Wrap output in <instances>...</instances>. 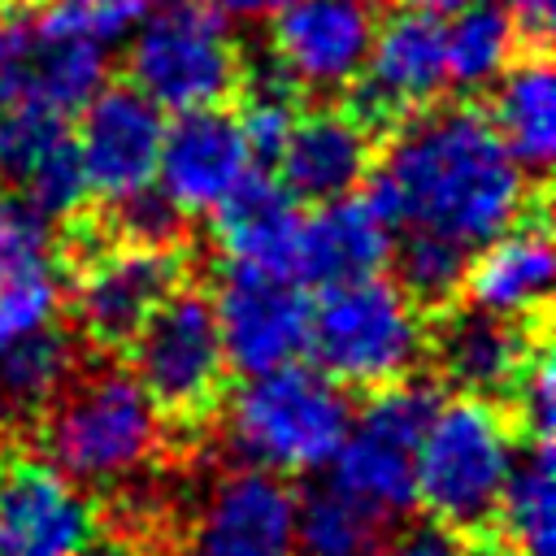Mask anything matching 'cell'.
Listing matches in <instances>:
<instances>
[{"label":"cell","instance_id":"19","mask_svg":"<svg viewBox=\"0 0 556 556\" xmlns=\"http://www.w3.org/2000/svg\"><path fill=\"white\" fill-rule=\"evenodd\" d=\"M252 169V148L235 104L187 109L161 135L156 187L191 217L213 213L217 200Z\"/></svg>","mask_w":556,"mask_h":556},{"label":"cell","instance_id":"23","mask_svg":"<svg viewBox=\"0 0 556 556\" xmlns=\"http://www.w3.org/2000/svg\"><path fill=\"white\" fill-rule=\"evenodd\" d=\"M391 222L374 208L365 191L326 200L304 217V239H300V282L308 287H330L365 274H382L391 256Z\"/></svg>","mask_w":556,"mask_h":556},{"label":"cell","instance_id":"26","mask_svg":"<svg viewBox=\"0 0 556 556\" xmlns=\"http://www.w3.org/2000/svg\"><path fill=\"white\" fill-rule=\"evenodd\" d=\"M395 521L404 517L369 504L317 469L295 491V556H374Z\"/></svg>","mask_w":556,"mask_h":556},{"label":"cell","instance_id":"4","mask_svg":"<svg viewBox=\"0 0 556 556\" xmlns=\"http://www.w3.org/2000/svg\"><path fill=\"white\" fill-rule=\"evenodd\" d=\"M122 361L174 439H204L230 391L208 274L178 282L135 330Z\"/></svg>","mask_w":556,"mask_h":556},{"label":"cell","instance_id":"13","mask_svg":"<svg viewBox=\"0 0 556 556\" xmlns=\"http://www.w3.org/2000/svg\"><path fill=\"white\" fill-rule=\"evenodd\" d=\"M109 74V52L48 26L30 0H0V109L74 117Z\"/></svg>","mask_w":556,"mask_h":556},{"label":"cell","instance_id":"29","mask_svg":"<svg viewBox=\"0 0 556 556\" xmlns=\"http://www.w3.org/2000/svg\"><path fill=\"white\" fill-rule=\"evenodd\" d=\"M387 265H391V282L426 317L460 295L469 248H460L443 235H430V230H395Z\"/></svg>","mask_w":556,"mask_h":556},{"label":"cell","instance_id":"37","mask_svg":"<svg viewBox=\"0 0 556 556\" xmlns=\"http://www.w3.org/2000/svg\"><path fill=\"white\" fill-rule=\"evenodd\" d=\"M417 4H426V9H434L439 17H447V13H456V9H465L469 0H417Z\"/></svg>","mask_w":556,"mask_h":556},{"label":"cell","instance_id":"22","mask_svg":"<svg viewBox=\"0 0 556 556\" xmlns=\"http://www.w3.org/2000/svg\"><path fill=\"white\" fill-rule=\"evenodd\" d=\"M213 239L230 265L265 269V274H300V239L304 213L282 191V182L252 165L213 208Z\"/></svg>","mask_w":556,"mask_h":556},{"label":"cell","instance_id":"14","mask_svg":"<svg viewBox=\"0 0 556 556\" xmlns=\"http://www.w3.org/2000/svg\"><path fill=\"white\" fill-rule=\"evenodd\" d=\"M208 291L230 374H265L308 352L313 300L300 278L226 261L208 278Z\"/></svg>","mask_w":556,"mask_h":556},{"label":"cell","instance_id":"20","mask_svg":"<svg viewBox=\"0 0 556 556\" xmlns=\"http://www.w3.org/2000/svg\"><path fill=\"white\" fill-rule=\"evenodd\" d=\"M65 274L56 226L0 187V348L61 313Z\"/></svg>","mask_w":556,"mask_h":556},{"label":"cell","instance_id":"9","mask_svg":"<svg viewBox=\"0 0 556 556\" xmlns=\"http://www.w3.org/2000/svg\"><path fill=\"white\" fill-rule=\"evenodd\" d=\"M61 269V317L91 352L122 356L148 313L178 282L204 274V256L195 248H130L104 239L91 252L65 261Z\"/></svg>","mask_w":556,"mask_h":556},{"label":"cell","instance_id":"35","mask_svg":"<svg viewBox=\"0 0 556 556\" xmlns=\"http://www.w3.org/2000/svg\"><path fill=\"white\" fill-rule=\"evenodd\" d=\"M78 556H161V552L139 543V539H126V534H113V530H96V539Z\"/></svg>","mask_w":556,"mask_h":556},{"label":"cell","instance_id":"12","mask_svg":"<svg viewBox=\"0 0 556 556\" xmlns=\"http://www.w3.org/2000/svg\"><path fill=\"white\" fill-rule=\"evenodd\" d=\"M447 91L443 65V17L417 0L382 9L369 61L361 78L339 96L356 122L382 143L404 117L434 104Z\"/></svg>","mask_w":556,"mask_h":556},{"label":"cell","instance_id":"16","mask_svg":"<svg viewBox=\"0 0 556 556\" xmlns=\"http://www.w3.org/2000/svg\"><path fill=\"white\" fill-rule=\"evenodd\" d=\"M100 530L96 504L26 443H0V556H78Z\"/></svg>","mask_w":556,"mask_h":556},{"label":"cell","instance_id":"25","mask_svg":"<svg viewBox=\"0 0 556 556\" xmlns=\"http://www.w3.org/2000/svg\"><path fill=\"white\" fill-rule=\"evenodd\" d=\"M87 343L56 313L0 348V443H26L35 417L83 361Z\"/></svg>","mask_w":556,"mask_h":556},{"label":"cell","instance_id":"21","mask_svg":"<svg viewBox=\"0 0 556 556\" xmlns=\"http://www.w3.org/2000/svg\"><path fill=\"white\" fill-rule=\"evenodd\" d=\"M552 269V208L543 195L526 217H517L491 243L469 252L460 300L504 317H539L547 313Z\"/></svg>","mask_w":556,"mask_h":556},{"label":"cell","instance_id":"32","mask_svg":"<svg viewBox=\"0 0 556 556\" xmlns=\"http://www.w3.org/2000/svg\"><path fill=\"white\" fill-rule=\"evenodd\" d=\"M30 4L48 26L78 35L104 52L126 43L135 26L148 17V0H30Z\"/></svg>","mask_w":556,"mask_h":556},{"label":"cell","instance_id":"24","mask_svg":"<svg viewBox=\"0 0 556 556\" xmlns=\"http://www.w3.org/2000/svg\"><path fill=\"white\" fill-rule=\"evenodd\" d=\"M486 117L508 148V156L534 178L547 182L556 152V83H552V48H521L508 70L486 87Z\"/></svg>","mask_w":556,"mask_h":556},{"label":"cell","instance_id":"10","mask_svg":"<svg viewBox=\"0 0 556 556\" xmlns=\"http://www.w3.org/2000/svg\"><path fill=\"white\" fill-rule=\"evenodd\" d=\"M443 395L447 391L426 369H417L391 387L365 391L343 443L334 447V456L321 473H330L339 486L365 495L369 504H378L395 517H408L417 508V500H413L417 443H421Z\"/></svg>","mask_w":556,"mask_h":556},{"label":"cell","instance_id":"17","mask_svg":"<svg viewBox=\"0 0 556 556\" xmlns=\"http://www.w3.org/2000/svg\"><path fill=\"white\" fill-rule=\"evenodd\" d=\"M78 113H83V126L74 143H78L83 174L96 200H113V195L156 182L165 117L130 78L100 83L96 96Z\"/></svg>","mask_w":556,"mask_h":556},{"label":"cell","instance_id":"3","mask_svg":"<svg viewBox=\"0 0 556 556\" xmlns=\"http://www.w3.org/2000/svg\"><path fill=\"white\" fill-rule=\"evenodd\" d=\"M356 413V391L339 387L317 365H278L248 374L222 395L208 443L239 465L282 478H308L330 465Z\"/></svg>","mask_w":556,"mask_h":556},{"label":"cell","instance_id":"11","mask_svg":"<svg viewBox=\"0 0 556 556\" xmlns=\"http://www.w3.org/2000/svg\"><path fill=\"white\" fill-rule=\"evenodd\" d=\"M543 339H552V313L504 317L456 295L421 317V369L452 395L504 404L521 365Z\"/></svg>","mask_w":556,"mask_h":556},{"label":"cell","instance_id":"30","mask_svg":"<svg viewBox=\"0 0 556 556\" xmlns=\"http://www.w3.org/2000/svg\"><path fill=\"white\" fill-rule=\"evenodd\" d=\"M96 226L109 243L130 248H195V217L182 213L156 182L91 204Z\"/></svg>","mask_w":556,"mask_h":556},{"label":"cell","instance_id":"27","mask_svg":"<svg viewBox=\"0 0 556 556\" xmlns=\"http://www.w3.org/2000/svg\"><path fill=\"white\" fill-rule=\"evenodd\" d=\"M556 504H552V439H517L491 526L482 539H495L513 556H552L556 552Z\"/></svg>","mask_w":556,"mask_h":556},{"label":"cell","instance_id":"8","mask_svg":"<svg viewBox=\"0 0 556 556\" xmlns=\"http://www.w3.org/2000/svg\"><path fill=\"white\" fill-rule=\"evenodd\" d=\"M126 74L156 109L187 113L235 104L243 78V43L217 4L165 0L161 13L135 26Z\"/></svg>","mask_w":556,"mask_h":556},{"label":"cell","instance_id":"38","mask_svg":"<svg viewBox=\"0 0 556 556\" xmlns=\"http://www.w3.org/2000/svg\"><path fill=\"white\" fill-rule=\"evenodd\" d=\"M473 556H513V552L500 547L495 539H473Z\"/></svg>","mask_w":556,"mask_h":556},{"label":"cell","instance_id":"18","mask_svg":"<svg viewBox=\"0 0 556 556\" xmlns=\"http://www.w3.org/2000/svg\"><path fill=\"white\" fill-rule=\"evenodd\" d=\"M374 156L378 139L356 122L343 100H313V109L295 113L269 174L295 204L317 208L326 200L361 191Z\"/></svg>","mask_w":556,"mask_h":556},{"label":"cell","instance_id":"28","mask_svg":"<svg viewBox=\"0 0 556 556\" xmlns=\"http://www.w3.org/2000/svg\"><path fill=\"white\" fill-rule=\"evenodd\" d=\"M447 17H452V26H443L447 87H456V96L478 100V91H486L521 52L517 22L500 0H469Z\"/></svg>","mask_w":556,"mask_h":556},{"label":"cell","instance_id":"6","mask_svg":"<svg viewBox=\"0 0 556 556\" xmlns=\"http://www.w3.org/2000/svg\"><path fill=\"white\" fill-rule=\"evenodd\" d=\"M517 421L500 400L443 395L413 465V500L426 517L482 539L517 447Z\"/></svg>","mask_w":556,"mask_h":556},{"label":"cell","instance_id":"15","mask_svg":"<svg viewBox=\"0 0 556 556\" xmlns=\"http://www.w3.org/2000/svg\"><path fill=\"white\" fill-rule=\"evenodd\" d=\"M387 0H287L269 13L265 48L304 100H339L365 70Z\"/></svg>","mask_w":556,"mask_h":556},{"label":"cell","instance_id":"5","mask_svg":"<svg viewBox=\"0 0 556 556\" xmlns=\"http://www.w3.org/2000/svg\"><path fill=\"white\" fill-rule=\"evenodd\" d=\"M165 556H295V486L226 460L208 439L187 460Z\"/></svg>","mask_w":556,"mask_h":556},{"label":"cell","instance_id":"36","mask_svg":"<svg viewBox=\"0 0 556 556\" xmlns=\"http://www.w3.org/2000/svg\"><path fill=\"white\" fill-rule=\"evenodd\" d=\"M222 13H230V17H239V22H261V17H269V13H278L287 0H213Z\"/></svg>","mask_w":556,"mask_h":556},{"label":"cell","instance_id":"34","mask_svg":"<svg viewBox=\"0 0 556 556\" xmlns=\"http://www.w3.org/2000/svg\"><path fill=\"white\" fill-rule=\"evenodd\" d=\"M517 22L521 48H552V9L556 0H500Z\"/></svg>","mask_w":556,"mask_h":556},{"label":"cell","instance_id":"31","mask_svg":"<svg viewBox=\"0 0 556 556\" xmlns=\"http://www.w3.org/2000/svg\"><path fill=\"white\" fill-rule=\"evenodd\" d=\"M39 217H48L52 226L78 217L87 204H91V187H87V174H83V156H78V143L70 130H61L35 161L30 169L17 178L13 187Z\"/></svg>","mask_w":556,"mask_h":556},{"label":"cell","instance_id":"2","mask_svg":"<svg viewBox=\"0 0 556 556\" xmlns=\"http://www.w3.org/2000/svg\"><path fill=\"white\" fill-rule=\"evenodd\" d=\"M26 447L100 504L169 460L178 439H169L156 404L126 361L87 348L35 417Z\"/></svg>","mask_w":556,"mask_h":556},{"label":"cell","instance_id":"33","mask_svg":"<svg viewBox=\"0 0 556 556\" xmlns=\"http://www.w3.org/2000/svg\"><path fill=\"white\" fill-rule=\"evenodd\" d=\"M374 556H473V539L421 513L395 521Z\"/></svg>","mask_w":556,"mask_h":556},{"label":"cell","instance_id":"1","mask_svg":"<svg viewBox=\"0 0 556 556\" xmlns=\"http://www.w3.org/2000/svg\"><path fill=\"white\" fill-rule=\"evenodd\" d=\"M361 191L391 230H430L469 252L552 195L508 156L486 109L469 96H439L404 117L378 143Z\"/></svg>","mask_w":556,"mask_h":556},{"label":"cell","instance_id":"7","mask_svg":"<svg viewBox=\"0 0 556 556\" xmlns=\"http://www.w3.org/2000/svg\"><path fill=\"white\" fill-rule=\"evenodd\" d=\"M308 352L348 391H378L421 369V313L387 274L321 287Z\"/></svg>","mask_w":556,"mask_h":556}]
</instances>
